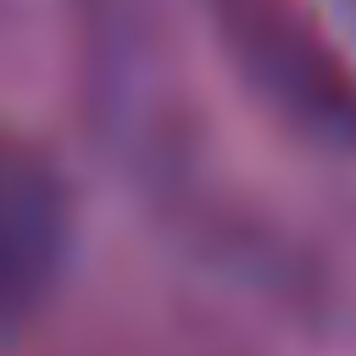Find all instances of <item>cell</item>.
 Instances as JSON below:
<instances>
[{
  "label": "cell",
  "instance_id": "1",
  "mask_svg": "<svg viewBox=\"0 0 356 356\" xmlns=\"http://www.w3.org/2000/svg\"><path fill=\"white\" fill-rule=\"evenodd\" d=\"M72 234V206L61 172L28 150L0 139V334L22 328L50 295Z\"/></svg>",
  "mask_w": 356,
  "mask_h": 356
},
{
  "label": "cell",
  "instance_id": "2",
  "mask_svg": "<svg viewBox=\"0 0 356 356\" xmlns=\"http://www.w3.org/2000/svg\"><path fill=\"white\" fill-rule=\"evenodd\" d=\"M334 6H339V17H345V28L356 33V0H334Z\"/></svg>",
  "mask_w": 356,
  "mask_h": 356
}]
</instances>
